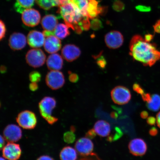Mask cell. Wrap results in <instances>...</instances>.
<instances>
[{"mask_svg":"<svg viewBox=\"0 0 160 160\" xmlns=\"http://www.w3.org/2000/svg\"><path fill=\"white\" fill-rule=\"evenodd\" d=\"M129 48L133 58L145 66L151 67L160 59V52L139 35L132 38Z\"/></svg>","mask_w":160,"mask_h":160,"instance_id":"cell-1","label":"cell"},{"mask_svg":"<svg viewBox=\"0 0 160 160\" xmlns=\"http://www.w3.org/2000/svg\"><path fill=\"white\" fill-rule=\"evenodd\" d=\"M59 13L66 25L78 34L88 31L91 27L89 17L83 14L78 5L72 2L59 6Z\"/></svg>","mask_w":160,"mask_h":160,"instance_id":"cell-2","label":"cell"},{"mask_svg":"<svg viewBox=\"0 0 160 160\" xmlns=\"http://www.w3.org/2000/svg\"><path fill=\"white\" fill-rule=\"evenodd\" d=\"M57 102L54 98L45 97L41 100L39 104L40 114L43 118L50 125H53L58 120V118L52 115L54 109L56 107Z\"/></svg>","mask_w":160,"mask_h":160,"instance_id":"cell-3","label":"cell"},{"mask_svg":"<svg viewBox=\"0 0 160 160\" xmlns=\"http://www.w3.org/2000/svg\"><path fill=\"white\" fill-rule=\"evenodd\" d=\"M16 121L20 127L25 129H32L37 124V120L35 114L28 110H25L18 115Z\"/></svg>","mask_w":160,"mask_h":160,"instance_id":"cell-4","label":"cell"},{"mask_svg":"<svg viewBox=\"0 0 160 160\" xmlns=\"http://www.w3.org/2000/svg\"><path fill=\"white\" fill-rule=\"evenodd\" d=\"M46 56L41 49L35 48L29 50L26 55V60L29 66L34 68L41 67L45 63Z\"/></svg>","mask_w":160,"mask_h":160,"instance_id":"cell-5","label":"cell"},{"mask_svg":"<svg viewBox=\"0 0 160 160\" xmlns=\"http://www.w3.org/2000/svg\"><path fill=\"white\" fill-rule=\"evenodd\" d=\"M111 96L114 102L119 105L128 103L131 97L129 89L123 86H117L114 88L111 91Z\"/></svg>","mask_w":160,"mask_h":160,"instance_id":"cell-6","label":"cell"},{"mask_svg":"<svg viewBox=\"0 0 160 160\" xmlns=\"http://www.w3.org/2000/svg\"><path fill=\"white\" fill-rule=\"evenodd\" d=\"M46 82L50 88L57 90L63 87L65 83L64 76L58 71H51L46 77Z\"/></svg>","mask_w":160,"mask_h":160,"instance_id":"cell-7","label":"cell"},{"mask_svg":"<svg viewBox=\"0 0 160 160\" xmlns=\"http://www.w3.org/2000/svg\"><path fill=\"white\" fill-rule=\"evenodd\" d=\"M22 14V21L25 25L29 27H34L39 24L41 20V15L37 10L28 9Z\"/></svg>","mask_w":160,"mask_h":160,"instance_id":"cell-8","label":"cell"},{"mask_svg":"<svg viewBox=\"0 0 160 160\" xmlns=\"http://www.w3.org/2000/svg\"><path fill=\"white\" fill-rule=\"evenodd\" d=\"M93 144L87 137L82 138L78 140L75 144V148L80 155L87 157L91 155L93 151Z\"/></svg>","mask_w":160,"mask_h":160,"instance_id":"cell-9","label":"cell"},{"mask_svg":"<svg viewBox=\"0 0 160 160\" xmlns=\"http://www.w3.org/2000/svg\"><path fill=\"white\" fill-rule=\"evenodd\" d=\"M123 41L122 35L120 32L117 31H110L105 37L106 45L110 49H116L120 48L122 45Z\"/></svg>","mask_w":160,"mask_h":160,"instance_id":"cell-10","label":"cell"},{"mask_svg":"<svg viewBox=\"0 0 160 160\" xmlns=\"http://www.w3.org/2000/svg\"><path fill=\"white\" fill-rule=\"evenodd\" d=\"M22 150L19 145L14 142H8L2 149V155L8 160H18L21 155Z\"/></svg>","mask_w":160,"mask_h":160,"instance_id":"cell-11","label":"cell"},{"mask_svg":"<svg viewBox=\"0 0 160 160\" xmlns=\"http://www.w3.org/2000/svg\"><path fill=\"white\" fill-rule=\"evenodd\" d=\"M4 138L9 142H15L21 139L22 133L18 126L14 124L8 125L4 129Z\"/></svg>","mask_w":160,"mask_h":160,"instance_id":"cell-12","label":"cell"},{"mask_svg":"<svg viewBox=\"0 0 160 160\" xmlns=\"http://www.w3.org/2000/svg\"><path fill=\"white\" fill-rule=\"evenodd\" d=\"M130 153L135 156L144 155L147 151V146L145 141L141 138L133 139L129 143Z\"/></svg>","mask_w":160,"mask_h":160,"instance_id":"cell-13","label":"cell"},{"mask_svg":"<svg viewBox=\"0 0 160 160\" xmlns=\"http://www.w3.org/2000/svg\"><path fill=\"white\" fill-rule=\"evenodd\" d=\"M27 38L23 34L14 33L10 36L9 45L13 51H19L24 48L27 44Z\"/></svg>","mask_w":160,"mask_h":160,"instance_id":"cell-14","label":"cell"},{"mask_svg":"<svg viewBox=\"0 0 160 160\" xmlns=\"http://www.w3.org/2000/svg\"><path fill=\"white\" fill-rule=\"evenodd\" d=\"M28 44L31 48H39L44 45L45 39L43 33L37 31H32L27 36Z\"/></svg>","mask_w":160,"mask_h":160,"instance_id":"cell-15","label":"cell"},{"mask_svg":"<svg viewBox=\"0 0 160 160\" xmlns=\"http://www.w3.org/2000/svg\"><path fill=\"white\" fill-rule=\"evenodd\" d=\"M62 57L69 62L77 59L81 54V50L74 45L68 44L64 47L61 51Z\"/></svg>","mask_w":160,"mask_h":160,"instance_id":"cell-16","label":"cell"},{"mask_svg":"<svg viewBox=\"0 0 160 160\" xmlns=\"http://www.w3.org/2000/svg\"><path fill=\"white\" fill-rule=\"evenodd\" d=\"M61 47V42L60 39L54 35L47 37L44 44L46 51L51 54L56 53L59 51Z\"/></svg>","mask_w":160,"mask_h":160,"instance_id":"cell-17","label":"cell"},{"mask_svg":"<svg viewBox=\"0 0 160 160\" xmlns=\"http://www.w3.org/2000/svg\"><path fill=\"white\" fill-rule=\"evenodd\" d=\"M48 68L51 71H59L63 67V60L58 53H52L48 57L47 61Z\"/></svg>","mask_w":160,"mask_h":160,"instance_id":"cell-18","label":"cell"},{"mask_svg":"<svg viewBox=\"0 0 160 160\" xmlns=\"http://www.w3.org/2000/svg\"><path fill=\"white\" fill-rule=\"evenodd\" d=\"M103 8L99 5L98 1L97 0H90L87 9L88 17L90 19L95 18L103 12Z\"/></svg>","mask_w":160,"mask_h":160,"instance_id":"cell-19","label":"cell"},{"mask_svg":"<svg viewBox=\"0 0 160 160\" xmlns=\"http://www.w3.org/2000/svg\"><path fill=\"white\" fill-rule=\"evenodd\" d=\"M94 129L96 133L103 137H107L111 132L109 123L104 120H99L96 122L94 126Z\"/></svg>","mask_w":160,"mask_h":160,"instance_id":"cell-20","label":"cell"},{"mask_svg":"<svg viewBox=\"0 0 160 160\" xmlns=\"http://www.w3.org/2000/svg\"><path fill=\"white\" fill-rule=\"evenodd\" d=\"M58 25L57 18L53 15H46L42 20V27L45 31L53 32Z\"/></svg>","mask_w":160,"mask_h":160,"instance_id":"cell-21","label":"cell"},{"mask_svg":"<svg viewBox=\"0 0 160 160\" xmlns=\"http://www.w3.org/2000/svg\"><path fill=\"white\" fill-rule=\"evenodd\" d=\"M38 4L44 9L49 10L55 6H60L71 2L70 0H36Z\"/></svg>","mask_w":160,"mask_h":160,"instance_id":"cell-22","label":"cell"},{"mask_svg":"<svg viewBox=\"0 0 160 160\" xmlns=\"http://www.w3.org/2000/svg\"><path fill=\"white\" fill-rule=\"evenodd\" d=\"M60 158L61 160H76L77 158V151L71 147H66L61 150Z\"/></svg>","mask_w":160,"mask_h":160,"instance_id":"cell-23","label":"cell"},{"mask_svg":"<svg viewBox=\"0 0 160 160\" xmlns=\"http://www.w3.org/2000/svg\"><path fill=\"white\" fill-rule=\"evenodd\" d=\"M35 0H16L14 8L18 13H22L25 10L31 8L34 4Z\"/></svg>","mask_w":160,"mask_h":160,"instance_id":"cell-24","label":"cell"},{"mask_svg":"<svg viewBox=\"0 0 160 160\" xmlns=\"http://www.w3.org/2000/svg\"><path fill=\"white\" fill-rule=\"evenodd\" d=\"M69 27L66 24L60 23L56 27L54 34L59 39H63L68 36L70 34Z\"/></svg>","mask_w":160,"mask_h":160,"instance_id":"cell-25","label":"cell"},{"mask_svg":"<svg viewBox=\"0 0 160 160\" xmlns=\"http://www.w3.org/2000/svg\"><path fill=\"white\" fill-rule=\"evenodd\" d=\"M148 108L150 111L157 112L160 109V96L158 94L151 95V100L147 102Z\"/></svg>","mask_w":160,"mask_h":160,"instance_id":"cell-26","label":"cell"},{"mask_svg":"<svg viewBox=\"0 0 160 160\" xmlns=\"http://www.w3.org/2000/svg\"><path fill=\"white\" fill-rule=\"evenodd\" d=\"M72 2L78 5L83 15L88 16L87 9L90 0H70Z\"/></svg>","mask_w":160,"mask_h":160,"instance_id":"cell-27","label":"cell"},{"mask_svg":"<svg viewBox=\"0 0 160 160\" xmlns=\"http://www.w3.org/2000/svg\"><path fill=\"white\" fill-rule=\"evenodd\" d=\"M91 28L94 31H98L103 28L102 23L101 20L96 18L91 22Z\"/></svg>","mask_w":160,"mask_h":160,"instance_id":"cell-28","label":"cell"},{"mask_svg":"<svg viewBox=\"0 0 160 160\" xmlns=\"http://www.w3.org/2000/svg\"><path fill=\"white\" fill-rule=\"evenodd\" d=\"M63 139L66 143H73L75 139V134L71 131L66 132L63 135Z\"/></svg>","mask_w":160,"mask_h":160,"instance_id":"cell-29","label":"cell"},{"mask_svg":"<svg viewBox=\"0 0 160 160\" xmlns=\"http://www.w3.org/2000/svg\"><path fill=\"white\" fill-rule=\"evenodd\" d=\"M114 134H112L107 138V140L108 141L112 142L115 141L122 137L123 134L122 132L119 128H116Z\"/></svg>","mask_w":160,"mask_h":160,"instance_id":"cell-30","label":"cell"},{"mask_svg":"<svg viewBox=\"0 0 160 160\" xmlns=\"http://www.w3.org/2000/svg\"><path fill=\"white\" fill-rule=\"evenodd\" d=\"M95 58L97 60V63L100 68L101 69L105 68L107 65V61L103 56L100 54L96 56Z\"/></svg>","mask_w":160,"mask_h":160,"instance_id":"cell-31","label":"cell"},{"mask_svg":"<svg viewBox=\"0 0 160 160\" xmlns=\"http://www.w3.org/2000/svg\"><path fill=\"white\" fill-rule=\"evenodd\" d=\"M113 9L116 12H120L124 10L125 5L120 0H115L112 5Z\"/></svg>","mask_w":160,"mask_h":160,"instance_id":"cell-32","label":"cell"},{"mask_svg":"<svg viewBox=\"0 0 160 160\" xmlns=\"http://www.w3.org/2000/svg\"><path fill=\"white\" fill-rule=\"evenodd\" d=\"M29 79L32 82H38L41 80V75L37 71H33L30 73Z\"/></svg>","mask_w":160,"mask_h":160,"instance_id":"cell-33","label":"cell"},{"mask_svg":"<svg viewBox=\"0 0 160 160\" xmlns=\"http://www.w3.org/2000/svg\"><path fill=\"white\" fill-rule=\"evenodd\" d=\"M135 8L137 11L143 12H148L151 11V7L143 5H137L135 7Z\"/></svg>","mask_w":160,"mask_h":160,"instance_id":"cell-34","label":"cell"},{"mask_svg":"<svg viewBox=\"0 0 160 160\" xmlns=\"http://www.w3.org/2000/svg\"><path fill=\"white\" fill-rule=\"evenodd\" d=\"M0 25H1V34H0V39L2 41V39L5 37L6 33V28L4 23L1 20L0 21Z\"/></svg>","mask_w":160,"mask_h":160,"instance_id":"cell-35","label":"cell"},{"mask_svg":"<svg viewBox=\"0 0 160 160\" xmlns=\"http://www.w3.org/2000/svg\"><path fill=\"white\" fill-rule=\"evenodd\" d=\"M69 74V79L71 82L77 83L78 81L79 78L77 74L72 73L71 72H68Z\"/></svg>","mask_w":160,"mask_h":160,"instance_id":"cell-36","label":"cell"},{"mask_svg":"<svg viewBox=\"0 0 160 160\" xmlns=\"http://www.w3.org/2000/svg\"><path fill=\"white\" fill-rule=\"evenodd\" d=\"M133 89L134 91L141 95L145 93L144 91L138 84L135 83L133 86Z\"/></svg>","mask_w":160,"mask_h":160,"instance_id":"cell-37","label":"cell"},{"mask_svg":"<svg viewBox=\"0 0 160 160\" xmlns=\"http://www.w3.org/2000/svg\"><path fill=\"white\" fill-rule=\"evenodd\" d=\"M96 136V133L94 129L89 130L86 134V137L90 139H93Z\"/></svg>","mask_w":160,"mask_h":160,"instance_id":"cell-38","label":"cell"},{"mask_svg":"<svg viewBox=\"0 0 160 160\" xmlns=\"http://www.w3.org/2000/svg\"><path fill=\"white\" fill-rule=\"evenodd\" d=\"M156 121L155 118L153 117H149L148 118L147 122L148 124L150 125H155Z\"/></svg>","mask_w":160,"mask_h":160,"instance_id":"cell-39","label":"cell"},{"mask_svg":"<svg viewBox=\"0 0 160 160\" xmlns=\"http://www.w3.org/2000/svg\"><path fill=\"white\" fill-rule=\"evenodd\" d=\"M153 27L155 32L160 33V21L159 20L156 22Z\"/></svg>","mask_w":160,"mask_h":160,"instance_id":"cell-40","label":"cell"},{"mask_svg":"<svg viewBox=\"0 0 160 160\" xmlns=\"http://www.w3.org/2000/svg\"><path fill=\"white\" fill-rule=\"evenodd\" d=\"M141 96L143 101L147 102H149L151 99V95L149 93H145Z\"/></svg>","mask_w":160,"mask_h":160,"instance_id":"cell-41","label":"cell"},{"mask_svg":"<svg viewBox=\"0 0 160 160\" xmlns=\"http://www.w3.org/2000/svg\"><path fill=\"white\" fill-rule=\"evenodd\" d=\"M37 83L32 82L30 83L29 86V88L30 90L32 91H35L38 88V85L37 84Z\"/></svg>","mask_w":160,"mask_h":160,"instance_id":"cell-42","label":"cell"},{"mask_svg":"<svg viewBox=\"0 0 160 160\" xmlns=\"http://www.w3.org/2000/svg\"><path fill=\"white\" fill-rule=\"evenodd\" d=\"M149 133L152 137H155L158 134V130L156 128L152 127L149 130Z\"/></svg>","mask_w":160,"mask_h":160,"instance_id":"cell-43","label":"cell"},{"mask_svg":"<svg viewBox=\"0 0 160 160\" xmlns=\"http://www.w3.org/2000/svg\"><path fill=\"white\" fill-rule=\"evenodd\" d=\"M37 160H54L53 158L48 155H42L39 157Z\"/></svg>","mask_w":160,"mask_h":160,"instance_id":"cell-44","label":"cell"},{"mask_svg":"<svg viewBox=\"0 0 160 160\" xmlns=\"http://www.w3.org/2000/svg\"><path fill=\"white\" fill-rule=\"evenodd\" d=\"M153 36L151 34H147L145 35V40L146 41L149 42H151L153 39Z\"/></svg>","mask_w":160,"mask_h":160,"instance_id":"cell-45","label":"cell"},{"mask_svg":"<svg viewBox=\"0 0 160 160\" xmlns=\"http://www.w3.org/2000/svg\"><path fill=\"white\" fill-rule=\"evenodd\" d=\"M140 115H141V117L142 118L145 119L147 118L148 117L149 114L147 111H143L141 112Z\"/></svg>","mask_w":160,"mask_h":160,"instance_id":"cell-46","label":"cell"},{"mask_svg":"<svg viewBox=\"0 0 160 160\" xmlns=\"http://www.w3.org/2000/svg\"><path fill=\"white\" fill-rule=\"evenodd\" d=\"M5 138L2 135L1 136V149H3L5 147Z\"/></svg>","mask_w":160,"mask_h":160,"instance_id":"cell-47","label":"cell"},{"mask_svg":"<svg viewBox=\"0 0 160 160\" xmlns=\"http://www.w3.org/2000/svg\"><path fill=\"white\" fill-rule=\"evenodd\" d=\"M157 122L158 127L160 128V112L157 115Z\"/></svg>","mask_w":160,"mask_h":160,"instance_id":"cell-48","label":"cell"},{"mask_svg":"<svg viewBox=\"0 0 160 160\" xmlns=\"http://www.w3.org/2000/svg\"><path fill=\"white\" fill-rule=\"evenodd\" d=\"M111 117L113 119H117L118 117V115L115 112H112L111 113Z\"/></svg>","mask_w":160,"mask_h":160,"instance_id":"cell-49","label":"cell"},{"mask_svg":"<svg viewBox=\"0 0 160 160\" xmlns=\"http://www.w3.org/2000/svg\"><path fill=\"white\" fill-rule=\"evenodd\" d=\"M7 71V68L4 66H1V72L2 73H4Z\"/></svg>","mask_w":160,"mask_h":160,"instance_id":"cell-50","label":"cell"},{"mask_svg":"<svg viewBox=\"0 0 160 160\" xmlns=\"http://www.w3.org/2000/svg\"><path fill=\"white\" fill-rule=\"evenodd\" d=\"M79 160H95L93 159V158H83L82 159Z\"/></svg>","mask_w":160,"mask_h":160,"instance_id":"cell-51","label":"cell"},{"mask_svg":"<svg viewBox=\"0 0 160 160\" xmlns=\"http://www.w3.org/2000/svg\"><path fill=\"white\" fill-rule=\"evenodd\" d=\"M71 131L73 132H74L75 131V128L74 127H72L71 128Z\"/></svg>","mask_w":160,"mask_h":160,"instance_id":"cell-52","label":"cell"},{"mask_svg":"<svg viewBox=\"0 0 160 160\" xmlns=\"http://www.w3.org/2000/svg\"><path fill=\"white\" fill-rule=\"evenodd\" d=\"M0 160H6L4 158L1 157V159Z\"/></svg>","mask_w":160,"mask_h":160,"instance_id":"cell-53","label":"cell"},{"mask_svg":"<svg viewBox=\"0 0 160 160\" xmlns=\"http://www.w3.org/2000/svg\"><path fill=\"white\" fill-rule=\"evenodd\" d=\"M159 21H160V19H159Z\"/></svg>","mask_w":160,"mask_h":160,"instance_id":"cell-54","label":"cell"}]
</instances>
